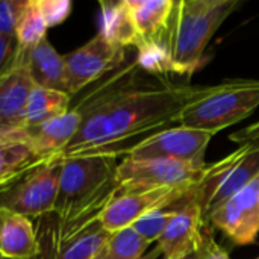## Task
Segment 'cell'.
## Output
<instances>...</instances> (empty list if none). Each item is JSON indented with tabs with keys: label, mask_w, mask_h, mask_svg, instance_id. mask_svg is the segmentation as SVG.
Segmentation results:
<instances>
[{
	"label": "cell",
	"mask_w": 259,
	"mask_h": 259,
	"mask_svg": "<svg viewBox=\"0 0 259 259\" xmlns=\"http://www.w3.org/2000/svg\"><path fill=\"white\" fill-rule=\"evenodd\" d=\"M41 162L14 131L0 132V187Z\"/></svg>",
	"instance_id": "cell-18"
},
{
	"label": "cell",
	"mask_w": 259,
	"mask_h": 259,
	"mask_svg": "<svg viewBox=\"0 0 259 259\" xmlns=\"http://www.w3.org/2000/svg\"><path fill=\"white\" fill-rule=\"evenodd\" d=\"M111 199L71 212L52 211L36 219L38 253L33 259L96 258L111 238L100 223V214Z\"/></svg>",
	"instance_id": "cell-2"
},
{
	"label": "cell",
	"mask_w": 259,
	"mask_h": 259,
	"mask_svg": "<svg viewBox=\"0 0 259 259\" xmlns=\"http://www.w3.org/2000/svg\"><path fill=\"white\" fill-rule=\"evenodd\" d=\"M36 2L49 29L64 23L73 9V3L70 0H36Z\"/></svg>",
	"instance_id": "cell-23"
},
{
	"label": "cell",
	"mask_w": 259,
	"mask_h": 259,
	"mask_svg": "<svg viewBox=\"0 0 259 259\" xmlns=\"http://www.w3.org/2000/svg\"><path fill=\"white\" fill-rule=\"evenodd\" d=\"M0 259H3V258H2V256H0Z\"/></svg>",
	"instance_id": "cell-31"
},
{
	"label": "cell",
	"mask_w": 259,
	"mask_h": 259,
	"mask_svg": "<svg viewBox=\"0 0 259 259\" xmlns=\"http://www.w3.org/2000/svg\"><path fill=\"white\" fill-rule=\"evenodd\" d=\"M235 246H249L259 235V176L206 215Z\"/></svg>",
	"instance_id": "cell-11"
},
{
	"label": "cell",
	"mask_w": 259,
	"mask_h": 259,
	"mask_svg": "<svg viewBox=\"0 0 259 259\" xmlns=\"http://www.w3.org/2000/svg\"><path fill=\"white\" fill-rule=\"evenodd\" d=\"M26 0H0V35L15 38V27Z\"/></svg>",
	"instance_id": "cell-24"
},
{
	"label": "cell",
	"mask_w": 259,
	"mask_h": 259,
	"mask_svg": "<svg viewBox=\"0 0 259 259\" xmlns=\"http://www.w3.org/2000/svg\"><path fill=\"white\" fill-rule=\"evenodd\" d=\"M99 33L103 35L109 42L120 46L123 49H127V47L138 49L140 39H138L126 0L100 2Z\"/></svg>",
	"instance_id": "cell-17"
},
{
	"label": "cell",
	"mask_w": 259,
	"mask_h": 259,
	"mask_svg": "<svg viewBox=\"0 0 259 259\" xmlns=\"http://www.w3.org/2000/svg\"><path fill=\"white\" fill-rule=\"evenodd\" d=\"M47 24L39 11L36 0H26L15 27V39L18 47L30 49L47 38Z\"/></svg>",
	"instance_id": "cell-20"
},
{
	"label": "cell",
	"mask_w": 259,
	"mask_h": 259,
	"mask_svg": "<svg viewBox=\"0 0 259 259\" xmlns=\"http://www.w3.org/2000/svg\"><path fill=\"white\" fill-rule=\"evenodd\" d=\"M205 259H231V256H229L228 250H225L223 247H220L215 243V240L212 238V235H211L209 244H208V252H206Z\"/></svg>",
	"instance_id": "cell-27"
},
{
	"label": "cell",
	"mask_w": 259,
	"mask_h": 259,
	"mask_svg": "<svg viewBox=\"0 0 259 259\" xmlns=\"http://www.w3.org/2000/svg\"><path fill=\"white\" fill-rule=\"evenodd\" d=\"M238 6V0L176 2L168 36L171 73L193 74L203 61L205 49L214 33Z\"/></svg>",
	"instance_id": "cell-3"
},
{
	"label": "cell",
	"mask_w": 259,
	"mask_h": 259,
	"mask_svg": "<svg viewBox=\"0 0 259 259\" xmlns=\"http://www.w3.org/2000/svg\"><path fill=\"white\" fill-rule=\"evenodd\" d=\"M62 161L41 162L0 187V208L27 219H39L55 209Z\"/></svg>",
	"instance_id": "cell-6"
},
{
	"label": "cell",
	"mask_w": 259,
	"mask_h": 259,
	"mask_svg": "<svg viewBox=\"0 0 259 259\" xmlns=\"http://www.w3.org/2000/svg\"><path fill=\"white\" fill-rule=\"evenodd\" d=\"M211 164L197 167L179 161L152 159L134 161L123 158L117 167V181L121 191H149L158 188H182L200 182Z\"/></svg>",
	"instance_id": "cell-8"
},
{
	"label": "cell",
	"mask_w": 259,
	"mask_h": 259,
	"mask_svg": "<svg viewBox=\"0 0 259 259\" xmlns=\"http://www.w3.org/2000/svg\"><path fill=\"white\" fill-rule=\"evenodd\" d=\"M212 134L185 126L162 129L131 146L121 156L134 161L167 159L205 167V153Z\"/></svg>",
	"instance_id": "cell-7"
},
{
	"label": "cell",
	"mask_w": 259,
	"mask_h": 259,
	"mask_svg": "<svg viewBox=\"0 0 259 259\" xmlns=\"http://www.w3.org/2000/svg\"><path fill=\"white\" fill-rule=\"evenodd\" d=\"M256 259H259V256H258V258H256Z\"/></svg>",
	"instance_id": "cell-32"
},
{
	"label": "cell",
	"mask_w": 259,
	"mask_h": 259,
	"mask_svg": "<svg viewBox=\"0 0 259 259\" xmlns=\"http://www.w3.org/2000/svg\"><path fill=\"white\" fill-rule=\"evenodd\" d=\"M137 59L118 68L103 87L80 102V126L59 161L80 156H121L127 143L178 121L196 87L165 80L146 83Z\"/></svg>",
	"instance_id": "cell-1"
},
{
	"label": "cell",
	"mask_w": 259,
	"mask_h": 259,
	"mask_svg": "<svg viewBox=\"0 0 259 259\" xmlns=\"http://www.w3.org/2000/svg\"><path fill=\"white\" fill-rule=\"evenodd\" d=\"M258 176L259 140H256L252 143L241 144V147L235 150V159L232 161V164L219 176L205 211V222H206V215L212 209H215L225 200H228L235 193L247 187Z\"/></svg>",
	"instance_id": "cell-14"
},
{
	"label": "cell",
	"mask_w": 259,
	"mask_h": 259,
	"mask_svg": "<svg viewBox=\"0 0 259 259\" xmlns=\"http://www.w3.org/2000/svg\"><path fill=\"white\" fill-rule=\"evenodd\" d=\"M197 184L182 188H158L149 191L118 190L102 211L100 223L109 234H115L124 228L132 226L140 217L152 211L170 209L173 205L188 197L194 191Z\"/></svg>",
	"instance_id": "cell-9"
},
{
	"label": "cell",
	"mask_w": 259,
	"mask_h": 259,
	"mask_svg": "<svg viewBox=\"0 0 259 259\" xmlns=\"http://www.w3.org/2000/svg\"><path fill=\"white\" fill-rule=\"evenodd\" d=\"M80 120V112L73 108L58 118L35 126H23L14 132L32 149L39 159L59 161L61 152L76 135Z\"/></svg>",
	"instance_id": "cell-13"
},
{
	"label": "cell",
	"mask_w": 259,
	"mask_h": 259,
	"mask_svg": "<svg viewBox=\"0 0 259 259\" xmlns=\"http://www.w3.org/2000/svg\"><path fill=\"white\" fill-rule=\"evenodd\" d=\"M26 61L30 77L36 87L67 93V71L64 55H59L47 38L30 49H26Z\"/></svg>",
	"instance_id": "cell-16"
},
{
	"label": "cell",
	"mask_w": 259,
	"mask_h": 259,
	"mask_svg": "<svg viewBox=\"0 0 259 259\" xmlns=\"http://www.w3.org/2000/svg\"><path fill=\"white\" fill-rule=\"evenodd\" d=\"M71 96L65 91L33 85L27 105L24 126H35L67 114L71 108Z\"/></svg>",
	"instance_id": "cell-19"
},
{
	"label": "cell",
	"mask_w": 259,
	"mask_h": 259,
	"mask_svg": "<svg viewBox=\"0 0 259 259\" xmlns=\"http://www.w3.org/2000/svg\"><path fill=\"white\" fill-rule=\"evenodd\" d=\"M173 215V211L168 209H156L152 211L143 217H140L134 225L132 229L147 243H156L159 237L162 235L165 226L168 225L170 219Z\"/></svg>",
	"instance_id": "cell-22"
},
{
	"label": "cell",
	"mask_w": 259,
	"mask_h": 259,
	"mask_svg": "<svg viewBox=\"0 0 259 259\" xmlns=\"http://www.w3.org/2000/svg\"><path fill=\"white\" fill-rule=\"evenodd\" d=\"M209 238H211V232H208V234H206L205 243H203V246H202L199 250H196L194 253H191V255H188V256H185V258H181V259H205V256H206V252H208Z\"/></svg>",
	"instance_id": "cell-28"
},
{
	"label": "cell",
	"mask_w": 259,
	"mask_h": 259,
	"mask_svg": "<svg viewBox=\"0 0 259 259\" xmlns=\"http://www.w3.org/2000/svg\"><path fill=\"white\" fill-rule=\"evenodd\" d=\"M159 256H161V252H159V249H158V247L155 246V247H153V249H152L150 252L144 253V255H143V256H141L140 259H158Z\"/></svg>",
	"instance_id": "cell-29"
},
{
	"label": "cell",
	"mask_w": 259,
	"mask_h": 259,
	"mask_svg": "<svg viewBox=\"0 0 259 259\" xmlns=\"http://www.w3.org/2000/svg\"><path fill=\"white\" fill-rule=\"evenodd\" d=\"M229 140L234 143H238V144H246V143H252V141L259 140V121L237 131L235 134H231Z\"/></svg>",
	"instance_id": "cell-25"
},
{
	"label": "cell",
	"mask_w": 259,
	"mask_h": 259,
	"mask_svg": "<svg viewBox=\"0 0 259 259\" xmlns=\"http://www.w3.org/2000/svg\"><path fill=\"white\" fill-rule=\"evenodd\" d=\"M115 156H80L61 162L56 212H71L114 197L120 190Z\"/></svg>",
	"instance_id": "cell-5"
},
{
	"label": "cell",
	"mask_w": 259,
	"mask_h": 259,
	"mask_svg": "<svg viewBox=\"0 0 259 259\" xmlns=\"http://www.w3.org/2000/svg\"><path fill=\"white\" fill-rule=\"evenodd\" d=\"M258 106L259 79H228L211 87H196L178 123L215 135L252 115Z\"/></svg>",
	"instance_id": "cell-4"
},
{
	"label": "cell",
	"mask_w": 259,
	"mask_h": 259,
	"mask_svg": "<svg viewBox=\"0 0 259 259\" xmlns=\"http://www.w3.org/2000/svg\"><path fill=\"white\" fill-rule=\"evenodd\" d=\"M126 50L97 33L79 49L64 55L67 93L74 96L106 73L118 70L126 61Z\"/></svg>",
	"instance_id": "cell-10"
},
{
	"label": "cell",
	"mask_w": 259,
	"mask_h": 259,
	"mask_svg": "<svg viewBox=\"0 0 259 259\" xmlns=\"http://www.w3.org/2000/svg\"><path fill=\"white\" fill-rule=\"evenodd\" d=\"M149 247L150 243L143 240L132 229V226H129L111 234V238L103 250V259H140L147 253Z\"/></svg>",
	"instance_id": "cell-21"
},
{
	"label": "cell",
	"mask_w": 259,
	"mask_h": 259,
	"mask_svg": "<svg viewBox=\"0 0 259 259\" xmlns=\"http://www.w3.org/2000/svg\"><path fill=\"white\" fill-rule=\"evenodd\" d=\"M103 250H105V249H103ZM103 250H102V252H100V253H99V255H97V256H96V258H94V259H103V256H105Z\"/></svg>",
	"instance_id": "cell-30"
},
{
	"label": "cell",
	"mask_w": 259,
	"mask_h": 259,
	"mask_svg": "<svg viewBox=\"0 0 259 259\" xmlns=\"http://www.w3.org/2000/svg\"><path fill=\"white\" fill-rule=\"evenodd\" d=\"M26 61V49H15L9 62L0 70V132L24 126L26 105L33 88Z\"/></svg>",
	"instance_id": "cell-12"
},
{
	"label": "cell",
	"mask_w": 259,
	"mask_h": 259,
	"mask_svg": "<svg viewBox=\"0 0 259 259\" xmlns=\"http://www.w3.org/2000/svg\"><path fill=\"white\" fill-rule=\"evenodd\" d=\"M38 253L35 225L30 219L0 208V256L33 259Z\"/></svg>",
	"instance_id": "cell-15"
},
{
	"label": "cell",
	"mask_w": 259,
	"mask_h": 259,
	"mask_svg": "<svg viewBox=\"0 0 259 259\" xmlns=\"http://www.w3.org/2000/svg\"><path fill=\"white\" fill-rule=\"evenodd\" d=\"M17 49V39L12 36L0 35V70L9 62Z\"/></svg>",
	"instance_id": "cell-26"
}]
</instances>
